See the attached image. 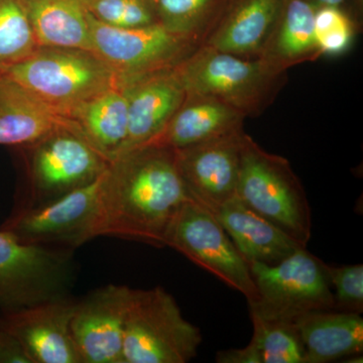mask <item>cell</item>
Segmentation results:
<instances>
[{
	"label": "cell",
	"instance_id": "1",
	"mask_svg": "<svg viewBox=\"0 0 363 363\" xmlns=\"http://www.w3.org/2000/svg\"><path fill=\"white\" fill-rule=\"evenodd\" d=\"M189 200L175 150L145 145L125 152L107 169L104 236L166 247L169 227Z\"/></svg>",
	"mask_w": 363,
	"mask_h": 363
},
{
	"label": "cell",
	"instance_id": "2",
	"mask_svg": "<svg viewBox=\"0 0 363 363\" xmlns=\"http://www.w3.org/2000/svg\"><path fill=\"white\" fill-rule=\"evenodd\" d=\"M176 69L186 93L216 98L245 117L266 111L288 74L269 60L243 58L207 45H200Z\"/></svg>",
	"mask_w": 363,
	"mask_h": 363
},
{
	"label": "cell",
	"instance_id": "3",
	"mask_svg": "<svg viewBox=\"0 0 363 363\" xmlns=\"http://www.w3.org/2000/svg\"><path fill=\"white\" fill-rule=\"evenodd\" d=\"M0 80L13 83L67 117L85 100L123 85L94 52L59 48H39L28 58L2 69Z\"/></svg>",
	"mask_w": 363,
	"mask_h": 363
},
{
	"label": "cell",
	"instance_id": "4",
	"mask_svg": "<svg viewBox=\"0 0 363 363\" xmlns=\"http://www.w3.org/2000/svg\"><path fill=\"white\" fill-rule=\"evenodd\" d=\"M21 154L23 181L13 210L42 206L96 180L111 162L78 131L63 128L39 142L16 147Z\"/></svg>",
	"mask_w": 363,
	"mask_h": 363
},
{
	"label": "cell",
	"instance_id": "5",
	"mask_svg": "<svg viewBox=\"0 0 363 363\" xmlns=\"http://www.w3.org/2000/svg\"><path fill=\"white\" fill-rule=\"evenodd\" d=\"M238 197L307 247L312 214L302 182L286 157L262 149L243 133Z\"/></svg>",
	"mask_w": 363,
	"mask_h": 363
},
{
	"label": "cell",
	"instance_id": "6",
	"mask_svg": "<svg viewBox=\"0 0 363 363\" xmlns=\"http://www.w3.org/2000/svg\"><path fill=\"white\" fill-rule=\"evenodd\" d=\"M75 250L21 242L0 229V314L72 297Z\"/></svg>",
	"mask_w": 363,
	"mask_h": 363
},
{
	"label": "cell",
	"instance_id": "7",
	"mask_svg": "<svg viewBox=\"0 0 363 363\" xmlns=\"http://www.w3.org/2000/svg\"><path fill=\"white\" fill-rule=\"evenodd\" d=\"M202 334L184 318L162 286L133 289L126 317L123 363H186L197 357Z\"/></svg>",
	"mask_w": 363,
	"mask_h": 363
},
{
	"label": "cell",
	"instance_id": "8",
	"mask_svg": "<svg viewBox=\"0 0 363 363\" xmlns=\"http://www.w3.org/2000/svg\"><path fill=\"white\" fill-rule=\"evenodd\" d=\"M107 169L92 183L54 201L32 209L11 210L0 229L21 242L71 250L104 236Z\"/></svg>",
	"mask_w": 363,
	"mask_h": 363
},
{
	"label": "cell",
	"instance_id": "9",
	"mask_svg": "<svg viewBox=\"0 0 363 363\" xmlns=\"http://www.w3.org/2000/svg\"><path fill=\"white\" fill-rule=\"evenodd\" d=\"M248 266L257 291V300L248 303L250 312L295 322L307 313L334 310L328 264L306 247L276 264Z\"/></svg>",
	"mask_w": 363,
	"mask_h": 363
},
{
	"label": "cell",
	"instance_id": "10",
	"mask_svg": "<svg viewBox=\"0 0 363 363\" xmlns=\"http://www.w3.org/2000/svg\"><path fill=\"white\" fill-rule=\"evenodd\" d=\"M89 23L92 52L116 72L123 85L175 68L200 47L160 23L118 28L101 23L90 13Z\"/></svg>",
	"mask_w": 363,
	"mask_h": 363
},
{
	"label": "cell",
	"instance_id": "11",
	"mask_svg": "<svg viewBox=\"0 0 363 363\" xmlns=\"http://www.w3.org/2000/svg\"><path fill=\"white\" fill-rule=\"evenodd\" d=\"M166 247L182 253L227 286L242 294L247 303L257 300V286L247 260L209 210L189 200L169 227Z\"/></svg>",
	"mask_w": 363,
	"mask_h": 363
},
{
	"label": "cell",
	"instance_id": "12",
	"mask_svg": "<svg viewBox=\"0 0 363 363\" xmlns=\"http://www.w3.org/2000/svg\"><path fill=\"white\" fill-rule=\"evenodd\" d=\"M131 294L130 286L111 284L76 298L70 328L82 363H123Z\"/></svg>",
	"mask_w": 363,
	"mask_h": 363
},
{
	"label": "cell",
	"instance_id": "13",
	"mask_svg": "<svg viewBox=\"0 0 363 363\" xmlns=\"http://www.w3.org/2000/svg\"><path fill=\"white\" fill-rule=\"evenodd\" d=\"M245 130L175 150L177 164L190 197L213 213L238 197Z\"/></svg>",
	"mask_w": 363,
	"mask_h": 363
},
{
	"label": "cell",
	"instance_id": "14",
	"mask_svg": "<svg viewBox=\"0 0 363 363\" xmlns=\"http://www.w3.org/2000/svg\"><path fill=\"white\" fill-rule=\"evenodd\" d=\"M75 300L69 297L0 314V324L32 363H82L70 328Z\"/></svg>",
	"mask_w": 363,
	"mask_h": 363
},
{
	"label": "cell",
	"instance_id": "15",
	"mask_svg": "<svg viewBox=\"0 0 363 363\" xmlns=\"http://www.w3.org/2000/svg\"><path fill=\"white\" fill-rule=\"evenodd\" d=\"M125 86L128 95V136L119 156L156 138L186 97L176 67L150 74Z\"/></svg>",
	"mask_w": 363,
	"mask_h": 363
},
{
	"label": "cell",
	"instance_id": "16",
	"mask_svg": "<svg viewBox=\"0 0 363 363\" xmlns=\"http://www.w3.org/2000/svg\"><path fill=\"white\" fill-rule=\"evenodd\" d=\"M286 0H230L202 45L243 58H262Z\"/></svg>",
	"mask_w": 363,
	"mask_h": 363
},
{
	"label": "cell",
	"instance_id": "17",
	"mask_svg": "<svg viewBox=\"0 0 363 363\" xmlns=\"http://www.w3.org/2000/svg\"><path fill=\"white\" fill-rule=\"evenodd\" d=\"M247 118L220 100L186 93L162 133L147 145L180 150L243 130Z\"/></svg>",
	"mask_w": 363,
	"mask_h": 363
},
{
	"label": "cell",
	"instance_id": "18",
	"mask_svg": "<svg viewBox=\"0 0 363 363\" xmlns=\"http://www.w3.org/2000/svg\"><path fill=\"white\" fill-rule=\"evenodd\" d=\"M248 264H276L306 247L235 197L213 213Z\"/></svg>",
	"mask_w": 363,
	"mask_h": 363
},
{
	"label": "cell",
	"instance_id": "19",
	"mask_svg": "<svg viewBox=\"0 0 363 363\" xmlns=\"http://www.w3.org/2000/svg\"><path fill=\"white\" fill-rule=\"evenodd\" d=\"M63 128L79 133L69 117L13 83L0 80V145H33Z\"/></svg>",
	"mask_w": 363,
	"mask_h": 363
},
{
	"label": "cell",
	"instance_id": "20",
	"mask_svg": "<svg viewBox=\"0 0 363 363\" xmlns=\"http://www.w3.org/2000/svg\"><path fill=\"white\" fill-rule=\"evenodd\" d=\"M305 350V363H328L362 354L360 314L328 310L307 313L294 322Z\"/></svg>",
	"mask_w": 363,
	"mask_h": 363
},
{
	"label": "cell",
	"instance_id": "21",
	"mask_svg": "<svg viewBox=\"0 0 363 363\" xmlns=\"http://www.w3.org/2000/svg\"><path fill=\"white\" fill-rule=\"evenodd\" d=\"M68 117L95 149L113 162L128 136V88L119 85L105 90L72 108Z\"/></svg>",
	"mask_w": 363,
	"mask_h": 363
},
{
	"label": "cell",
	"instance_id": "22",
	"mask_svg": "<svg viewBox=\"0 0 363 363\" xmlns=\"http://www.w3.org/2000/svg\"><path fill=\"white\" fill-rule=\"evenodd\" d=\"M39 48L92 52L89 13L80 0H21Z\"/></svg>",
	"mask_w": 363,
	"mask_h": 363
},
{
	"label": "cell",
	"instance_id": "23",
	"mask_svg": "<svg viewBox=\"0 0 363 363\" xmlns=\"http://www.w3.org/2000/svg\"><path fill=\"white\" fill-rule=\"evenodd\" d=\"M316 9L305 0H286L262 58L285 70L320 58L314 28Z\"/></svg>",
	"mask_w": 363,
	"mask_h": 363
},
{
	"label": "cell",
	"instance_id": "24",
	"mask_svg": "<svg viewBox=\"0 0 363 363\" xmlns=\"http://www.w3.org/2000/svg\"><path fill=\"white\" fill-rule=\"evenodd\" d=\"M253 334L240 350L219 351V363H305V350L294 322L271 319L250 312Z\"/></svg>",
	"mask_w": 363,
	"mask_h": 363
},
{
	"label": "cell",
	"instance_id": "25",
	"mask_svg": "<svg viewBox=\"0 0 363 363\" xmlns=\"http://www.w3.org/2000/svg\"><path fill=\"white\" fill-rule=\"evenodd\" d=\"M230 0H154L157 23L202 45Z\"/></svg>",
	"mask_w": 363,
	"mask_h": 363
},
{
	"label": "cell",
	"instance_id": "26",
	"mask_svg": "<svg viewBox=\"0 0 363 363\" xmlns=\"http://www.w3.org/2000/svg\"><path fill=\"white\" fill-rule=\"evenodd\" d=\"M39 49L21 0H0V71Z\"/></svg>",
	"mask_w": 363,
	"mask_h": 363
},
{
	"label": "cell",
	"instance_id": "27",
	"mask_svg": "<svg viewBox=\"0 0 363 363\" xmlns=\"http://www.w3.org/2000/svg\"><path fill=\"white\" fill-rule=\"evenodd\" d=\"M358 18L337 6H318L314 28L321 56L336 57L348 51L358 32Z\"/></svg>",
	"mask_w": 363,
	"mask_h": 363
},
{
	"label": "cell",
	"instance_id": "28",
	"mask_svg": "<svg viewBox=\"0 0 363 363\" xmlns=\"http://www.w3.org/2000/svg\"><path fill=\"white\" fill-rule=\"evenodd\" d=\"M96 20L118 28L157 23L154 0H80Z\"/></svg>",
	"mask_w": 363,
	"mask_h": 363
},
{
	"label": "cell",
	"instance_id": "29",
	"mask_svg": "<svg viewBox=\"0 0 363 363\" xmlns=\"http://www.w3.org/2000/svg\"><path fill=\"white\" fill-rule=\"evenodd\" d=\"M335 311L363 312V266H328Z\"/></svg>",
	"mask_w": 363,
	"mask_h": 363
},
{
	"label": "cell",
	"instance_id": "30",
	"mask_svg": "<svg viewBox=\"0 0 363 363\" xmlns=\"http://www.w3.org/2000/svg\"><path fill=\"white\" fill-rule=\"evenodd\" d=\"M18 352V342L0 324V363L11 362Z\"/></svg>",
	"mask_w": 363,
	"mask_h": 363
},
{
	"label": "cell",
	"instance_id": "31",
	"mask_svg": "<svg viewBox=\"0 0 363 363\" xmlns=\"http://www.w3.org/2000/svg\"><path fill=\"white\" fill-rule=\"evenodd\" d=\"M315 6H337L350 11L358 18L359 4L362 0H305Z\"/></svg>",
	"mask_w": 363,
	"mask_h": 363
}]
</instances>
